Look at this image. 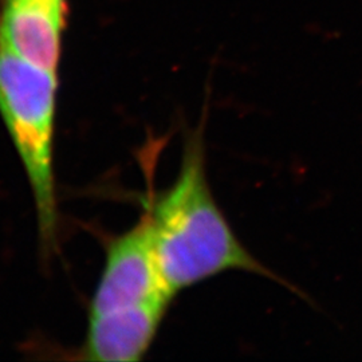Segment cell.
Instances as JSON below:
<instances>
[{
    "label": "cell",
    "instance_id": "obj_1",
    "mask_svg": "<svg viewBox=\"0 0 362 362\" xmlns=\"http://www.w3.org/2000/svg\"><path fill=\"white\" fill-rule=\"evenodd\" d=\"M148 211L157 269L172 297L233 270L284 284L239 242L218 206L207 177L203 130L188 137L177 179Z\"/></svg>",
    "mask_w": 362,
    "mask_h": 362
},
{
    "label": "cell",
    "instance_id": "obj_2",
    "mask_svg": "<svg viewBox=\"0 0 362 362\" xmlns=\"http://www.w3.org/2000/svg\"><path fill=\"white\" fill-rule=\"evenodd\" d=\"M58 73L0 49V116L23 164L45 251L57 245L54 136Z\"/></svg>",
    "mask_w": 362,
    "mask_h": 362
},
{
    "label": "cell",
    "instance_id": "obj_3",
    "mask_svg": "<svg viewBox=\"0 0 362 362\" xmlns=\"http://www.w3.org/2000/svg\"><path fill=\"white\" fill-rule=\"evenodd\" d=\"M153 299L172 300L173 297L165 290L157 269L146 209L133 228L109 243L104 272L91 298L89 317Z\"/></svg>",
    "mask_w": 362,
    "mask_h": 362
},
{
    "label": "cell",
    "instance_id": "obj_5",
    "mask_svg": "<svg viewBox=\"0 0 362 362\" xmlns=\"http://www.w3.org/2000/svg\"><path fill=\"white\" fill-rule=\"evenodd\" d=\"M169 299H153L89 317L82 358L89 361H140L153 344Z\"/></svg>",
    "mask_w": 362,
    "mask_h": 362
},
{
    "label": "cell",
    "instance_id": "obj_4",
    "mask_svg": "<svg viewBox=\"0 0 362 362\" xmlns=\"http://www.w3.org/2000/svg\"><path fill=\"white\" fill-rule=\"evenodd\" d=\"M67 0H1L0 49L58 73Z\"/></svg>",
    "mask_w": 362,
    "mask_h": 362
}]
</instances>
